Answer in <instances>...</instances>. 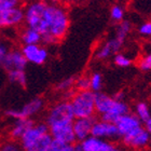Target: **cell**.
I'll return each mask as SVG.
<instances>
[{
  "mask_svg": "<svg viewBox=\"0 0 151 151\" xmlns=\"http://www.w3.org/2000/svg\"><path fill=\"white\" fill-rule=\"evenodd\" d=\"M44 107V101L40 97H35L27 101L21 109H9L6 111V116L12 119H26L37 116Z\"/></svg>",
  "mask_w": 151,
  "mask_h": 151,
  "instance_id": "6",
  "label": "cell"
},
{
  "mask_svg": "<svg viewBox=\"0 0 151 151\" xmlns=\"http://www.w3.org/2000/svg\"><path fill=\"white\" fill-rule=\"evenodd\" d=\"M75 81H76L75 78L65 79V80L60 81V83L57 84V88L60 90V91H68V90H70V88L75 85Z\"/></svg>",
  "mask_w": 151,
  "mask_h": 151,
  "instance_id": "30",
  "label": "cell"
},
{
  "mask_svg": "<svg viewBox=\"0 0 151 151\" xmlns=\"http://www.w3.org/2000/svg\"><path fill=\"white\" fill-rule=\"evenodd\" d=\"M122 144L131 149H145L149 147L150 134L142 125L134 129L121 137Z\"/></svg>",
  "mask_w": 151,
  "mask_h": 151,
  "instance_id": "5",
  "label": "cell"
},
{
  "mask_svg": "<svg viewBox=\"0 0 151 151\" xmlns=\"http://www.w3.org/2000/svg\"><path fill=\"white\" fill-rule=\"evenodd\" d=\"M149 147H150V149H151V135H150V142H149Z\"/></svg>",
  "mask_w": 151,
  "mask_h": 151,
  "instance_id": "37",
  "label": "cell"
},
{
  "mask_svg": "<svg viewBox=\"0 0 151 151\" xmlns=\"http://www.w3.org/2000/svg\"><path fill=\"white\" fill-rule=\"evenodd\" d=\"M113 97L116 98V99H119V101H124V93H123V92H119V93H116Z\"/></svg>",
  "mask_w": 151,
  "mask_h": 151,
  "instance_id": "34",
  "label": "cell"
},
{
  "mask_svg": "<svg viewBox=\"0 0 151 151\" xmlns=\"http://www.w3.org/2000/svg\"><path fill=\"white\" fill-rule=\"evenodd\" d=\"M8 80L12 84L19 85L22 88H25L27 85V75L25 73V69H15L6 71Z\"/></svg>",
  "mask_w": 151,
  "mask_h": 151,
  "instance_id": "19",
  "label": "cell"
},
{
  "mask_svg": "<svg viewBox=\"0 0 151 151\" xmlns=\"http://www.w3.org/2000/svg\"><path fill=\"white\" fill-rule=\"evenodd\" d=\"M138 67L142 71H150L151 70V52L144 55V56L139 60Z\"/></svg>",
  "mask_w": 151,
  "mask_h": 151,
  "instance_id": "27",
  "label": "cell"
},
{
  "mask_svg": "<svg viewBox=\"0 0 151 151\" xmlns=\"http://www.w3.org/2000/svg\"><path fill=\"white\" fill-rule=\"evenodd\" d=\"M22 1L23 0H0V12L15 6H21Z\"/></svg>",
  "mask_w": 151,
  "mask_h": 151,
  "instance_id": "28",
  "label": "cell"
},
{
  "mask_svg": "<svg viewBox=\"0 0 151 151\" xmlns=\"http://www.w3.org/2000/svg\"><path fill=\"white\" fill-rule=\"evenodd\" d=\"M103 88V76L99 73H94L90 76V90L94 93L101 91Z\"/></svg>",
  "mask_w": 151,
  "mask_h": 151,
  "instance_id": "22",
  "label": "cell"
},
{
  "mask_svg": "<svg viewBox=\"0 0 151 151\" xmlns=\"http://www.w3.org/2000/svg\"><path fill=\"white\" fill-rule=\"evenodd\" d=\"M63 1H65L67 3H78L80 1H82V0H63Z\"/></svg>",
  "mask_w": 151,
  "mask_h": 151,
  "instance_id": "36",
  "label": "cell"
},
{
  "mask_svg": "<svg viewBox=\"0 0 151 151\" xmlns=\"http://www.w3.org/2000/svg\"><path fill=\"white\" fill-rule=\"evenodd\" d=\"M113 63L118 67L126 68V67H129L132 65V60L126 56V55H124V54L118 52L116 54L113 55Z\"/></svg>",
  "mask_w": 151,
  "mask_h": 151,
  "instance_id": "24",
  "label": "cell"
},
{
  "mask_svg": "<svg viewBox=\"0 0 151 151\" xmlns=\"http://www.w3.org/2000/svg\"><path fill=\"white\" fill-rule=\"evenodd\" d=\"M148 45H149V49H150V52H151V41H150V42H149Z\"/></svg>",
  "mask_w": 151,
  "mask_h": 151,
  "instance_id": "38",
  "label": "cell"
},
{
  "mask_svg": "<svg viewBox=\"0 0 151 151\" xmlns=\"http://www.w3.org/2000/svg\"><path fill=\"white\" fill-rule=\"evenodd\" d=\"M95 108L101 120L112 123H116L121 116L129 112V106L125 101L116 99L103 92L95 93Z\"/></svg>",
  "mask_w": 151,
  "mask_h": 151,
  "instance_id": "3",
  "label": "cell"
},
{
  "mask_svg": "<svg viewBox=\"0 0 151 151\" xmlns=\"http://www.w3.org/2000/svg\"><path fill=\"white\" fill-rule=\"evenodd\" d=\"M75 86L78 88V91L90 90V77L81 76V77H79L78 79H76Z\"/></svg>",
  "mask_w": 151,
  "mask_h": 151,
  "instance_id": "26",
  "label": "cell"
},
{
  "mask_svg": "<svg viewBox=\"0 0 151 151\" xmlns=\"http://www.w3.org/2000/svg\"><path fill=\"white\" fill-rule=\"evenodd\" d=\"M27 62L32 65H43L49 60V51L39 44H24L21 49Z\"/></svg>",
  "mask_w": 151,
  "mask_h": 151,
  "instance_id": "10",
  "label": "cell"
},
{
  "mask_svg": "<svg viewBox=\"0 0 151 151\" xmlns=\"http://www.w3.org/2000/svg\"><path fill=\"white\" fill-rule=\"evenodd\" d=\"M123 45V42L119 40L118 38L113 36V38L108 39L107 41H105L104 43L99 45L97 51L95 52V57L98 60H106L109 57L113 56L114 54L120 52L121 47Z\"/></svg>",
  "mask_w": 151,
  "mask_h": 151,
  "instance_id": "14",
  "label": "cell"
},
{
  "mask_svg": "<svg viewBox=\"0 0 151 151\" xmlns=\"http://www.w3.org/2000/svg\"><path fill=\"white\" fill-rule=\"evenodd\" d=\"M34 121L30 118L26 119H16L15 122L13 123L12 127L10 129V137L14 140L19 139L23 136V134L27 131L32 125H34Z\"/></svg>",
  "mask_w": 151,
  "mask_h": 151,
  "instance_id": "17",
  "label": "cell"
},
{
  "mask_svg": "<svg viewBox=\"0 0 151 151\" xmlns=\"http://www.w3.org/2000/svg\"><path fill=\"white\" fill-rule=\"evenodd\" d=\"M24 23V9L15 6L0 12V28H14Z\"/></svg>",
  "mask_w": 151,
  "mask_h": 151,
  "instance_id": "12",
  "label": "cell"
},
{
  "mask_svg": "<svg viewBox=\"0 0 151 151\" xmlns=\"http://www.w3.org/2000/svg\"><path fill=\"white\" fill-rule=\"evenodd\" d=\"M75 118H91L96 113L95 93L91 90L78 91L70 99Z\"/></svg>",
  "mask_w": 151,
  "mask_h": 151,
  "instance_id": "4",
  "label": "cell"
},
{
  "mask_svg": "<svg viewBox=\"0 0 151 151\" xmlns=\"http://www.w3.org/2000/svg\"><path fill=\"white\" fill-rule=\"evenodd\" d=\"M91 135L107 139V140H116L120 138V134L116 123L108 122L101 119L99 121H94L92 126Z\"/></svg>",
  "mask_w": 151,
  "mask_h": 151,
  "instance_id": "11",
  "label": "cell"
},
{
  "mask_svg": "<svg viewBox=\"0 0 151 151\" xmlns=\"http://www.w3.org/2000/svg\"><path fill=\"white\" fill-rule=\"evenodd\" d=\"M19 39L22 44H39L42 42V36L38 30L26 26L25 28L22 29L19 34Z\"/></svg>",
  "mask_w": 151,
  "mask_h": 151,
  "instance_id": "18",
  "label": "cell"
},
{
  "mask_svg": "<svg viewBox=\"0 0 151 151\" xmlns=\"http://www.w3.org/2000/svg\"><path fill=\"white\" fill-rule=\"evenodd\" d=\"M135 114H136V116L142 121V123L145 122L146 120L151 116V111H150V108H149L148 104L145 103V101L138 103L135 107Z\"/></svg>",
  "mask_w": 151,
  "mask_h": 151,
  "instance_id": "21",
  "label": "cell"
},
{
  "mask_svg": "<svg viewBox=\"0 0 151 151\" xmlns=\"http://www.w3.org/2000/svg\"><path fill=\"white\" fill-rule=\"evenodd\" d=\"M10 43L6 39L3 38H0V66L2 65V62L4 60V56L6 54L8 53V51L10 50Z\"/></svg>",
  "mask_w": 151,
  "mask_h": 151,
  "instance_id": "29",
  "label": "cell"
},
{
  "mask_svg": "<svg viewBox=\"0 0 151 151\" xmlns=\"http://www.w3.org/2000/svg\"><path fill=\"white\" fill-rule=\"evenodd\" d=\"M0 150H2V151H19V150H21V146L17 145V144H15V142H4L3 145H1Z\"/></svg>",
  "mask_w": 151,
  "mask_h": 151,
  "instance_id": "32",
  "label": "cell"
},
{
  "mask_svg": "<svg viewBox=\"0 0 151 151\" xmlns=\"http://www.w3.org/2000/svg\"><path fill=\"white\" fill-rule=\"evenodd\" d=\"M62 0H47L45 2L49 3V4H60Z\"/></svg>",
  "mask_w": 151,
  "mask_h": 151,
  "instance_id": "35",
  "label": "cell"
},
{
  "mask_svg": "<svg viewBox=\"0 0 151 151\" xmlns=\"http://www.w3.org/2000/svg\"><path fill=\"white\" fill-rule=\"evenodd\" d=\"M69 24V15L64 6L60 4L47 3L44 9L42 42L44 44H54L60 42L66 36Z\"/></svg>",
  "mask_w": 151,
  "mask_h": 151,
  "instance_id": "1",
  "label": "cell"
},
{
  "mask_svg": "<svg viewBox=\"0 0 151 151\" xmlns=\"http://www.w3.org/2000/svg\"><path fill=\"white\" fill-rule=\"evenodd\" d=\"M27 64H28V62L24 56L22 50L10 49L4 56L1 67L6 71H10V70L15 69H26Z\"/></svg>",
  "mask_w": 151,
  "mask_h": 151,
  "instance_id": "13",
  "label": "cell"
},
{
  "mask_svg": "<svg viewBox=\"0 0 151 151\" xmlns=\"http://www.w3.org/2000/svg\"><path fill=\"white\" fill-rule=\"evenodd\" d=\"M19 140L21 148L25 151H50L53 137L47 123H34Z\"/></svg>",
  "mask_w": 151,
  "mask_h": 151,
  "instance_id": "2",
  "label": "cell"
},
{
  "mask_svg": "<svg viewBox=\"0 0 151 151\" xmlns=\"http://www.w3.org/2000/svg\"><path fill=\"white\" fill-rule=\"evenodd\" d=\"M138 32L142 37H151V21L142 23L138 27Z\"/></svg>",
  "mask_w": 151,
  "mask_h": 151,
  "instance_id": "31",
  "label": "cell"
},
{
  "mask_svg": "<svg viewBox=\"0 0 151 151\" xmlns=\"http://www.w3.org/2000/svg\"><path fill=\"white\" fill-rule=\"evenodd\" d=\"M75 116L73 111L70 105V101H58L54 104L52 107L49 109L45 118V123L47 125L54 122H60V121H73Z\"/></svg>",
  "mask_w": 151,
  "mask_h": 151,
  "instance_id": "7",
  "label": "cell"
},
{
  "mask_svg": "<svg viewBox=\"0 0 151 151\" xmlns=\"http://www.w3.org/2000/svg\"><path fill=\"white\" fill-rule=\"evenodd\" d=\"M49 132L54 139H58L67 144H75V133L73 129V121H60L49 124Z\"/></svg>",
  "mask_w": 151,
  "mask_h": 151,
  "instance_id": "8",
  "label": "cell"
},
{
  "mask_svg": "<svg viewBox=\"0 0 151 151\" xmlns=\"http://www.w3.org/2000/svg\"><path fill=\"white\" fill-rule=\"evenodd\" d=\"M94 118H75L73 121V129L77 142H81L91 135Z\"/></svg>",
  "mask_w": 151,
  "mask_h": 151,
  "instance_id": "15",
  "label": "cell"
},
{
  "mask_svg": "<svg viewBox=\"0 0 151 151\" xmlns=\"http://www.w3.org/2000/svg\"><path fill=\"white\" fill-rule=\"evenodd\" d=\"M142 123H144V127L148 131V133L151 135V116L150 118H148L145 122H142Z\"/></svg>",
  "mask_w": 151,
  "mask_h": 151,
  "instance_id": "33",
  "label": "cell"
},
{
  "mask_svg": "<svg viewBox=\"0 0 151 151\" xmlns=\"http://www.w3.org/2000/svg\"><path fill=\"white\" fill-rule=\"evenodd\" d=\"M116 125L118 127L120 138H121L123 135H125V134H127V133L133 131L136 127L142 125V121L136 116L135 113L127 112L125 114L121 116L119 119L116 120Z\"/></svg>",
  "mask_w": 151,
  "mask_h": 151,
  "instance_id": "16",
  "label": "cell"
},
{
  "mask_svg": "<svg viewBox=\"0 0 151 151\" xmlns=\"http://www.w3.org/2000/svg\"><path fill=\"white\" fill-rule=\"evenodd\" d=\"M76 150L75 144H67L65 142L58 140V139H54L52 140L51 144L50 151H73Z\"/></svg>",
  "mask_w": 151,
  "mask_h": 151,
  "instance_id": "23",
  "label": "cell"
},
{
  "mask_svg": "<svg viewBox=\"0 0 151 151\" xmlns=\"http://www.w3.org/2000/svg\"><path fill=\"white\" fill-rule=\"evenodd\" d=\"M131 29H132V24H131L129 21H123L122 19V21L118 23V25H116L114 37L118 38V39L121 40L122 42H124L126 37H127L129 34L131 32Z\"/></svg>",
  "mask_w": 151,
  "mask_h": 151,
  "instance_id": "20",
  "label": "cell"
},
{
  "mask_svg": "<svg viewBox=\"0 0 151 151\" xmlns=\"http://www.w3.org/2000/svg\"><path fill=\"white\" fill-rule=\"evenodd\" d=\"M110 19L113 22L119 23L124 19V9L122 6L116 4L110 9Z\"/></svg>",
  "mask_w": 151,
  "mask_h": 151,
  "instance_id": "25",
  "label": "cell"
},
{
  "mask_svg": "<svg viewBox=\"0 0 151 151\" xmlns=\"http://www.w3.org/2000/svg\"><path fill=\"white\" fill-rule=\"evenodd\" d=\"M76 150L81 151H116V147L113 142H107V139L90 135L85 139L79 142L78 145L75 146Z\"/></svg>",
  "mask_w": 151,
  "mask_h": 151,
  "instance_id": "9",
  "label": "cell"
}]
</instances>
